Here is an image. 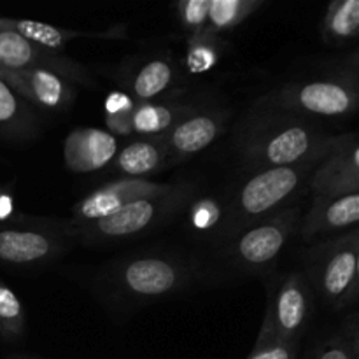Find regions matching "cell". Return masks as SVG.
I'll list each match as a JSON object with an SVG mask.
<instances>
[{"instance_id":"6da1fadb","label":"cell","mask_w":359,"mask_h":359,"mask_svg":"<svg viewBox=\"0 0 359 359\" xmlns=\"http://www.w3.org/2000/svg\"><path fill=\"white\" fill-rule=\"evenodd\" d=\"M339 135H330L307 118L269 109H252L237 132L244 170L316 165L326 158Z\"/></svg>"},{"instance_id":"7a4b0ae2","label":"cell","mask_w":359,"mask_h":359,"mask_svg":"<svg viewBox=\"0 0 359 359\" xmlns=\"http://www.w3.org/2000/svg\"><path fill=\"white\" fill-rule=\"evenodd\" d=\"M316 167L318 163L251 172L233 195L224 198V217L214 244L219 248L245 228L293 205Z\"/></svg>"},{"instance_id":"3957f363","label":"cell","mask_w":359,"mask_h":359,"mask_svg":"<svg viewBox=\"0 0 359 359\" xmlns=\"http://www.w3.org/2000/svg\"><path fill=\"white\" fill-rule=\"evenodd\" d=\"M196 189H198L196 182H174L167 191L137 200L104 219L79 224V226L63 223L65 233L69 235V238H76L86 244L126 241L137 237L168 223L172 217L177 216L195 198Z\"/></svg>"},{"instance_id":"277c9868","label":"cell","mask_w":359,"mask_h":359,"mask_svg":"<svg viewBox=\"0 0 359 359\" xmlns=\"http://www.w3.org/2000/svg\"><path fill=\"white\" fill-rule=\"evenodd\" d=\"M195 272V265L177 256L146 252L109 265L102 284L118 298L153 302L181 293L193 283Z\"/></svg>"},{"instance_id":"5b68a950","label":"cell","mask_w":359,"mask_h":359,"mask_svg":"<svg viewBox=\"0 0 359 359\" xmlns=\"http://www.w3.org/2000/svg\"><path fill=\"white\" fill-rule=\"evenodd\" d=\"M300 203L245 228L217 248V258L233 276H266L273 272L287 242L300 228Z\"/></svg>"},{"instance_id":"8992f818","label":"cell","mask_w":359,"mask_h":359,"mask_svg":"<svg viewBox=\"0 0 359 359\" xmlns=\"http://www.w3.org/2000/svg\"><path fill=\"white\" fill-rule=\"evenodd\" d=\"M304 273L314 294L332 311L339 312L356 304L359 294L358 228L312 245L307 251Z\"/></svg>"},{"instance_id":"52a82bcc","label":"cell","mask_w":359,"mask_h":359,"mask_svg":"<svg viewBox=\"0 0 359 359\" xmlns=\"http://www.w3.org/2000/svg\"><path fill=\"white\" fill-rule=\"evenodd\" d=\"M356 81L347 76L298 81L256 102V109L286 112L298 118H347L358 111Z\"/></svg>"},{"instance_id":"ba28073f","label":"cell","mask_w":359,"mask_h":359,"mask_svg":"<svg viewBox=\"0 0 359 359\" xmlns=\"http://www.w3.org/2000/svg\"><path fill=\"white\" fill-rule=\"evenodd\" d=\"M65 224L48 219H25L0 224V263L11 266H42L69 249Z\"/></svg>"},{"instance_id":"9c48e42d","label":"cell","mask_w":359,"mask_h":359,"mask_svg":"<svg viewBox=\"0 0 359 359\" xmlns=\"http://www.w3.org/2000/svg\"><path fill=\"white\" fill-rule=\"evenodd\" d=\"M0 69L46 70L58 74L72 84L95 86V77L83 63L69 58L62 51L35 44L7 28H0Z\"/></svg>"},{"instance_id":"30bf717a","label":"cell","mask_w":359,"mask_h":359,"mask_svg":"<svg viewBox=\"0 0 359 359\" xmlns=\"http://www.w3.org/2000/svg\"><path fill=\"white\" fill-rule=\"evenodd\" d=\"M314 311V291L304 272H290L277 286L269 287V312L279 337L300 344Z\"/></svg>"},{"instance_id":"8fae6325","label":"cell","mask_w":359,"mask_h":359,"mask_svg":"<svg viewBox=\"0 0 359 359\" xmlns=\"http://www.w3.org/2000/svg\"><path fill=\"white\" fill-rule=\"evenodd\" d=\"M172 184L174 182H154L149 179L135 177H123L107 182L74 203L72 217L67 221V224L79 226V224L104 219L137 200L167 191L172 188Z\"/></svg>"},{"instance_id":"7c38bea8","label":"cell","mask_w":359,"mask_h":359,"mask_svg":"<svg viewBox=\"0 0 359 359\" xmlns=\"http://www.w3.org/2000/svg\"><path fill=\"white\" fill-rule=\"evenodd\" d=\"M307 186L316 196L359 193V149L356 133L339 135L332 151L312 170Z\"/></svg>"},{"instance_id":"4fadbf2b","label":"cell","mask_w":359,"mask_h":359,"mask_svg":"<svg viewBox=\"0 0 359 359\" xmlns=\"http://www.w3.org/2000/svg\"><path fill=\"white\" fill-rule=\"evenodd\" d=\"M228 112L219 107H200L163 135L168 149V167L202 153L224 132Z\"/></svg>"},{"instance_id":"5bb4252c","label":"cell","mask_w":359,"mask_h":359,"mask_svg":"<svg viewBox=\"0 0 359 359\" xmlns=\"http://www.w3.org/2000/svg\"><path fill=\"white\" fill-rule=\"evenodd\" d=\"M0 79L6 81L21 98L28 104L48 111L67 109L76 98L74 84L62 76L46 70H6L0 74Z\"/></svg>"},{"instance_id":"9a60e30c","label":"cell","mask_w":359,"mask_h":359,"mask_svg":"<svg viewBox=\"0 0 359 359\" xmlns=\"http://www.w3.org/2000/svg\"><path fill=\"white\" fill-rule=\"evenodd\" d=\"M359 221V193L340 196H312L309 212L300 221V237L304 242L337 231L353 230Z\"/></svg>"},{"instance_id":"2e32d148","label":"cell","mask_w":359,"mask_h":359,"mask_svg":"<svg viewBox=\"0 0 359 359\" xmlns=\"http://www.w3.org/2000/svg\"><path fill=\"white\" fill-rule=\"evenodd\" d=\"M118 153V139L107 130L81 126L63 142V161L70 172L90 174L109 167Z\"/></svg>"},{"instance_id":"e0dca14e","label":"cell","mask_w":359,"mask_h":359,"mask_svg":"<svg viewBox=\"0 0 359 359\" xmlns=\"http://www.w3.org/2000/svg\"><path fill=\"white\" fill-rule=\"evenodd\" d=\"M130 97L137 104L156 102L158 98L170 97L179 86V67L168 56H156L130 70L125 79Z\"/></svg>"},{"instance_id":"ac0fdd59","label":"cell","mask_w":359,"mask_h":359,"mask_svg":"<svg viewBox=\"0 0 359 359\" xmlns=\"http://www.w3.org/2000/svg\"><path fill=\"white\" fill-rule=\"evenodd\" d=\"M112 170L125 177L146 179L168 168V149L163 137H139L118 151L111 163Z\"/></svg>"},{"instance_id":"d6986e66","label":"cell","mask_w":359,"mask_h":359,"mask_svg":"<svg viewBox=\"0 0 359 359\" xmlns=\"http://www.w3.org/2000/svg\"><path fill=\"white\" fill-rule=\"evenodd\" d=\"M0 28H7L28 41L35 42L39 46L60 51L65 48L74 39H121L126 35V28L118 25V27L107 28L104 32H81L72 30V28L55 27V25L41 23V21L32 20H9V18H0Z\"/></svg>"},{"instance_id":"ffe728a7","label":"cell","mask_w":359,"mask_h":359,"mask_svg":"<svg viewBox=\"0 0 359 359\" xmlns=\"http://www.w3.org/2000/svg\"><path fill=\"white\" fill-rule=\"evenodd\" d=\"M198 109L200 105L175 98L137 104L132 116V133L139 137H163Z\"/></svg>"},{"instance_id":"44dd1931","label":"cell","mask_w":359,"mask_h":359,"mask_svg":"<svg viewBox=\"0 0 359 359\" xmlns=\"http://www.w3.org/2000/svg\"><path fill=\"white\" fill-rule=\"evenodd\" d=\"M39 133V116L32 104L0 79V137L18 142L32 140Z\"/></svg>"},{"instance_id":"7402d4cb","label":"cell","mask_w":359,"mask_h":359,"mask_svg":"<svg viewBox=\"0 0 359 359\" xmlns=\"http://www.w3.org/2000/svg\"><path fill=\"white\" fill-rule=\"evenodd\" d=\"M323 41L342 46L359 34V0H333L323 18Z\"/></svg>"},{"instance_id":"603a6c76","label":"cell","mask_w":359,"mask_h":359,"mask_svg":"<svg viewBox=\"0 0 359 359\" xmlns=\"http://www.w3.org/2000/svg\"><path fill=\"white\" fill-rule=\"evenodd\" d=\"M265 6V0H210L207 30L219 37L251 18Z\"/></svg>"},{"instance_id":"cb8c5ba5","label":"cell","mask_w":359,"mask_h":359,"mask_svg":"<svg viewBox=\"0 0 359 359\" xmlns=\"http://www.w3.org/2000/svg\"><path fill=\"white\" fill-rule=\"evenodd\" d=\"M309 359H359L358 312H351L339 330L312 351Z\"/></svg>"},{"instance_id":"d4e9b609","label":"cell","mask_w":359,"mask_h":359,"mask_svg":"<svg viewBox=\"0 0 359 359\" xmlns=\"http://www.w3.org/2000/svg\"><path fill=\"white\" fill-rule=\"evenodd\" d=\"M223 41L217 35L202 32L188 37L184 55V67L193 76H202L219 65L223 58Z\"/></svg>"},{"instance_id":"484cf974","label":"cell","mask_w":359,"mask_h":359,"mask_svg":"<svg viewBox=\"0 0 359 359\" xmlns=\"http://www.w3.org/2000/svg\"><path fill=\"white\" fill-rule=\"evenodd\" d=\"M186 212L188 228L195 235L209 237L210 241L219 230L224 217V198L221 196H198L193 198Z\"/></svg>"},{"instance_id":"4316f807","label":"cell","mask_w":359,"mask_h":359,"mask_svg":"<svg viewBox=\"0 0 359 359\" xmlns=\"http://www.w3.org/2000/svg\"><path fill=\"white\" fill-rule=\"evenodd\" d=\"M298 346L300 344L287 342L283 337H279V333L273 328L269 312L265 311L258 339L245 359H297Z\"/></svg>"},{"instance_id":"83f0119b","label":"cell","mask_w":359,"mask_h":359,"mask_svg":"<svg viewBox=\"0 0 359 359\" xmlns=\"http://www.w3.org/2000/svg\"><path fill=\"white\" fill-rule=\"evenodd\" d=\"M27 314L18 294L0 280V337L16 340L25 335Z\"/></svg>"},{"instance_id":"f1b7e54d","label":"cell","mask_w":359,"mask_h":359,"mask_svg":"<svg viewBox=\"0 0 359 359\" xmlns=\"http://www.w3.org/2000/svg\"><path fill=\"white\" fill-rule=\"evenodd\" d=\"M135 105L137 102L125 91H111L104 102L107 132L114 137L132 135V116Z\"/></svg>"},{"instance_id":"f546056e","label":"cell","mask_w":359,"mask_h":359,"mask_svg":"<svg viewBox=\"0 0 359 359\" xmlns=\"http://www.w3.org/2000/svg\"><path fill=\"white\" fill-rule=\"evenodd\" d=\"M210 0H181L175 6L179 23L182 30L191 35H198L207 30V18H209Z\"/></svg>"},{"instance_id":"4dcf8cb0","label":"cell","mask_w":359,"mask_h":359,"mask_svg":"<svg viewBox=\"0 0 359 359\" xmlns=\"http://www.w3.org/2000/svg\"><path fill=\"white\" fill-rule=\"evenodd\" d=\"M27 216L18 212L14 193L9 186H0V224L18 223Z\"/></svg>"},{"instance_id":"1f68e13d","label":"cell","mask_w":359,"mask_h":359,"mask_svg":"<svg viewBox=\"0 0 359 359\" xmlns=\"http://www.w3.org/2000/svg\"><path fill=\"white\" fill-rule=\"evenodd\" d=\"M11 359H34V358H25V356H14V358H11Z\"/></svg>"},{"instance_id":"d6a6232c","label":"cell","mask_w":359,"mask_h":359,"mask_svg":"<svg viewBox=\"0 0 359 359\" xmlns=\"http://www.w3.org/2000/svg\"><path fill=\"white\" fill-rule=\"evenodd\" d=\"M4 72V69H0V74H2Z\"/></svg>"}]
</instances>
